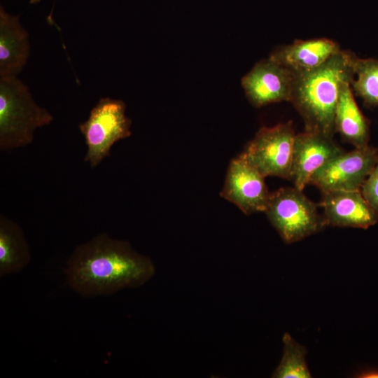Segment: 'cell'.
<instances>
[{"mask_svg":"<svg viewBox=\"0 0 378 378\" xmlns=\"http://www.w3.org/2000/svg\"><path fill=\"white\" fill-rule=\"evenodd\" d=\"M154 271L148 258L134 251L127 241L113 239L106 233L77 246L64 268L69 287L86 298L139 286Z\"/></svg>","mask_w":378,"mask_h":378,"instance_id":"obj_1","label":"cell"},{"mask_svg":"<svg viewBox=\"0 0 378 378\" xmlns=\"http://www.w3.org/2000/svg\"><path fill=\"white\" fill-rule=\"evenodd\" d=\"M357 56L341 50L320 66L295 73L290 102L302 117L305 131L333 137L340 88L354 78Z\"/></svg>","mask_w":378,"mask_h":378,"instance_id":"obj_2","label":"cell"},{"mask_svg":"<svg viewBox=\"0 0 378 378\" xmlns=\"http://www.w3.org/2000/svg\"><path fill=\"white\" fill-rule=\"evenodd\" d=\"M54 118L34 100L18 76L0 77V150H10L32 143L36 129Z\"/></svg>","mask_w":378,"mask_h":378,"instance_id":"obj_3","label":"cell"},{"mask_svg":"<svg viewBox=\"0 0 378 378\" xmlns=\"http://www.w3.org/2000/svg\"><path fill=\"white\" fill-rule=\"evenodd\" d=\"M265 213L288 244L303 239L327 226L315 204L296 188H281L270 193Z\"/></svg>","mask_w":378,"mask_h":378,"instance_id":"obj_4","label":"cell"},{"mask_svg":"<svg viewBox=\"0 0 378 378\" xmlns=\"http://www.w3.org/2000/svg\"><path fill=\"white\" fill-rule=\"evenodd\" d=\"M125 110L123 101L103 97L91 109L88 118L78 125L87 146L84 161L91 167L110 155L115 143L132 134V120Z\"/></svg>","mask_w":378,"mask_h":378,"instance_id":"obj_5","label":"cell"},{"mask_svg":"<svg viewBox=\"0 0 378 378\" xmlns=\"http://www.w3.org/2000/svg\"><path fill=\"white\" fill-rule=\"evenodd\" d=\"M295 135L291 121L262 127L239 156L265 177L290 178Z\"/></svg>","mask_w":378,"mask_h":378,"instance_id":"obj_6","label":"cell"},{"mask_svg":"<svg viewBox=\"0 0 378 378\" xmlns=\"http://www.w3.org/2000/svg\"><path fill=\"white\" fill-rule=\"evenodd\" d=\"M378 163V149L355 148L334 158L312 176L310 183L322 192L354 190L360 188Z\"/></svg>","mask_w":378,"mask_h":378,"instance_id":"obj_7","label":"cell"},{"mask_svg":"<svg viewBox=\"0 0 378 378\" xmlns=\"http://www.w3.org/2000/svg\"><path fill=\"white\" fill-rule=\"evenodd\" d=\"M265 178L239 155L229 164L220 195L246 214L265 212L270 194Z\"/></svg>","mask_w":378,"mask_h":378,"instance_id":"obj_8","label":"cell"},{"mask_svg":"<svg viewBox=\"0 0 378 378\" xmlns=\"http://www.w3.org/2000/svg\"><path fill=\"white\" fill-rule=\"evenodd\" d=\"M295 73L270 57L257 62L241 79L249 102L255 107L289 102Z\"/></svg>","mask_w":378,"mask_h":378,"instance_id":"obj_9","label":"cell"},{"mask_svg":"<svg viewBox=\"0 0 378 378\" xmlns=\"http://www.w3.org/2000/svg\"><path fill=\"white\" fill-rule=\"evenodd\" d=\"M344 151L333 137L305 131L295 136L290 178L302 190L315 172Z\"/></svg>","mask_w":378,"mask_h":378,"instance_id":"obj_10","label":"cell"},{"mask_svg":"<svg viewBox=\"0 0 378 378\" xmlns=\"http://www.w3.org/2000/svg\"><path fill=\"white\" fill-rule=\"evenodd\" d=\"M321 205L326 225L367 229L378 221L360 190L323 192Z\"/></svg>","mask_w":378,"mask_h":378,"instance_id":"obj_11","label":"cell"},{"mask_svg":"<svg viewBox=\"0 0 378 378\" xmlns=\"http://www.w3.org/2000/svg\"><path fill=\"white\" fill-rule=\"evenodd\" d=\"M341 50L337 42L327 38L295 40L276 48L269 57L294 73H299L320 66Z\"/></svg>","mask_w":378,"mask_h":378,"instance_id":"obj_12","label":"cell"},{"mask_svg":"<svg viewBox=\"0 0 378 378\" xmlns=\"http://www.w3.org/2000/svg\"><path fill=\"white\" fill-rule=\"evenodd\" d=\"M30 55L29 34L18 16L0 8V77L17 76Z\"/></svg>","mask_w":378,"mask_h":378,"instance_id":"obj_13","label":"cell"},{"mask_svg":"<svg viewBox=\"0 0 378 378\" xmlns=\"http://www.w3.org/2000/svg\"><path fill=\"white\" fill-rule=\"evenodd\" d=\"M335 132L355 148L368 146L369 122L358 106L350 81L342 83L335 113Z\"/></svg>","mask_w":378,"mask_h":378,"instance_id":"obj_14","label":"cell"},{"mask_svg":"<svg viewBox=\"0 0 378 378\" xmlns=\"http://www.w3.org/2000/svg\"><path fill=\"white\" fill-rule=\"evenodd\" d=\"M31 254L21 227L0 216V276L18 273L30 262Z\"/></svg>","mask_w":378,"mask_h":378,"instance_id":"obj_15","label":"cell"},{"mask_svg":"<svg viewBox=\"0 0 378 378\" xmlns=\"http://www.w3.org/2000/svg\"><path fill=\"white\" fill-rule=\"evenodd\" d=\"M283 342L284 354L272 377L275 378L312 377L305 360L307 349L297 342L288 332L284 333Z\"/></svg>","mask_w":378,"mask_h":378,"instance_id":"obj_16","label":"cell"},{"mask_svg":"<svg viewBox=\"0 0 378 378\" xmlns=\"http://www.w3.org/2000/svg\"><path fill=\"white\" fill-rule=\"evenodd\" d=\"M351 85L356 94L368 106H378V59L357 57Z\"/></svg>","mask_w":378,"mask_h":378,"instance_id":"obj_17","label":"cell"},{"mask_svg":"<svg viewBox=\"0 0 378 378\" xmlns=\"http://www.w3.org/2000/svg\"><path fill=\"white\" fill-rule=\"evenodd\" d=\"M360 191L369 205L378 215V163L363 182Z\"/></svg>","mask_w":378,"mask_h":378,"instance_id":"obj_18","label":"cell"},{"mask_svg":"<svg viewBox=\"0 0 378 378\" xmlns=\"http://www.w3.org/2000/svg\"><path fill=\"white\" fill-rule=\"evenodd\" d=\"M359 378H378V370L363 371L356 376Z\"/></svg>","mask_w":378,"mask_h":378,"instance_id":"obj_19","label":"cell"},{"mask_svg":"<svg viewBox=\"0 0 378 378\" xmlns=\"http://www.w3.org/2000/svg\"><path fill=\"white\" fill-rule=\"evenodd\" d=\"M41 0H30V4H37Z\"/></svg>","mask_w":378,"mask_h":378,"instance_id":"obj_20","label":"cell"}]
</instances>
